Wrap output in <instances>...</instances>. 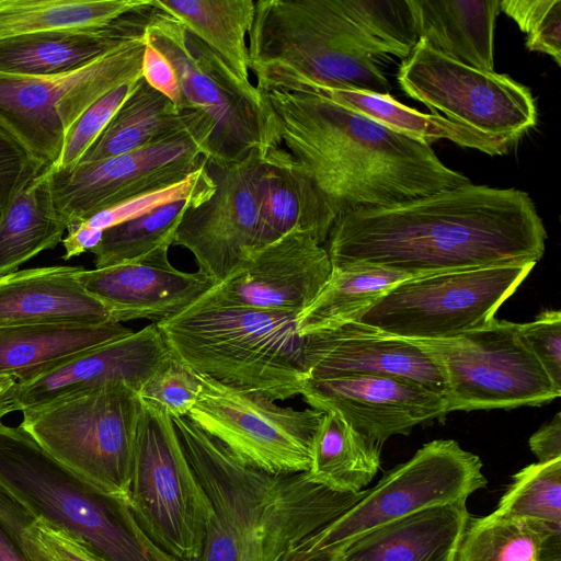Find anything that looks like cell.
<instances>
[{
  "label": "cell",
  "mask_w": 561,
  "mask_h": 561,
  "mask_svg": "<svg viewBox=\"0 0 561 561\" xmlns=\"http://www.w3.org/2000/svg\"><path fill=\"white\" fill-rule=\"evenodd\" d=\"M546 238L526 192L470 182L342 214L324 247L332 266L364 262L413 277L537 263Z\"/></svg>",
  "instance_id": "1"
},
{
  "label": "cell",
  "mask_w": 561,
  "mask_h": 561,
  "mask_svg": "<svg viewBox=\"0 0 561 561\" xmlns=\"http://www.w3.org/2000/svg\"><path fill=\"white\" fill-rule=\"evenodd\" d=\"M259 93L260 156L306 178L339 216L470 183L443 163L430 144L324 95Z\"/></svg>",
  "instance_id": "2"
},
{
  "label": "cell",
  "mask_w": 561,
  "mask_h": 561,
  "mask_svg": "<svg viewBox=\"0 0 561 561\" xmlns=\"http://www.w3.org/2000/svg\"><path fill=\"white\" fill-rule=\"evenodd\" d=\"M183 450L211 508L194 561H278L365 494L341 492L308 472L271 473L241 462L187 416L172 417Z\"/></svg>",
  "instance_id": "3"
},
{
  "label": "cell",
  "mask_w": 561,
  "mask_h": 561,
  "mask_svg": "<svg viewBox=\"0 0 561 561\" xmlns=\"http://www.w3.org/2000/svg\"><path fill=\"white\" fill-rule=\"evenodd\" d=\"M296 317L202 296L156 324L171 354L193 371L275 401L300 394L308 378Z\"/></svg>",
  "instance_id": "4"
},
{
  "label": "cell",
  "mask_w": 561,
  "mask_h": 561,
  "mask_svg": "<svg viewBox=\"0 0 561 561\" xmlns=\"http://www.w3.org/2000/svg\"><path fill=\"white\" fill-rule=\"evenodd\" d=\"M0 488L104 561H179L149 539L126 500L96 489L21 425L0 422Z\"/></svg>",
  "instance_id": "5"
},
{
  "label": "cell",
  "mask_w": 561,
  "mask_h": 561,
  "mask_svg": "<svg viewBox=\"0 0 561 561\" xmlns=\"http://www.w3.org/2000/svg\"><path fill=\"white\" fill-rule=\"evenodd\" d=\"M249 39L259 92L391 90L378 60L350 41L334 0H257Z\"/></svg>",
  "instance_id": "6"
},
{
  "label": "cell",
  "mask_w": 561,
  "mask_h": 561,
  "mask_svg": "<svg viewBox=\"0 0 561 561\" xmlns=\"http://www.w3.org/2000/svg\"><path fill=\"white\" fill-rule=\"evenodd\" d=\"M141 408L128 385L108 382L25 409L20 425L96 489L127 501Z\"/></svg>",
  "instance_id": "7"
},
{
  "label": "cell",
  "mask_w": 561,
  "mask_h": 561,
  "mask_svg": "<svg viewBox=\"0 0 561 561\" xmlns=\"http://www.w3.org/2000/svg\"><path fill=\"white\" fill-rule=\"evenodd\" d=\"M127 502L149 539L179 561L201 553L211 518L208 499L181 445L172 417L142 401Z\"/></svg>",
  "instance_id": "8"
},
{
  "label": "cell",
  "mask_w": 561,
  "mask_h": 561,
  "mask_svg": "<svg viewBox=\"0 0 561 561\" xmlns=\"http://www.w3.org/2000/svg\"><path fill=\"white\" fill-rule=\"evenodd\" d=\"M144 48L141 37L64 73L0 72V129L34 162L53 165L84 112L112 90L141 77Z\"/></svg>",
  "instance_id": "9"
},
{
  "label": "cell",
  "mask_w": 561,
  "mask_h": 561,
  "mask_svg": "<svg viewBox=\"0 0 561 561\" xmlns=\"http://www.w3.org/2000/svg\"><path fill=\"white\" fill-rule=\"evenodd\" d=\"M536 263L413 276L390 288L357 321L407 340H443L479 328Z\"/></svg>",
  "instance_id": "10"
},
{
  "label": "cell",
  "mask_w": 561,
  "mask_h": 561,
  "mask_svg": "<svg viewBox=\"0 0 561 561\" xmlns=\"http://www.w3.org/2000/svg\"><path fill=\"white\" fill-rule=\"evenodd\" d=\"M151 8L145 39L159 49L175 70L180 90L178 106L201 114L209 124L208 162H233L257 150L261 100L254 84L241 81L175 18Z\"/></svg>",
  "instance_id": "11"
},
{
  "label": "cell",
  "mask_w": 561,
  "mask_h": 561,
  "mask_svg": "<svg viewBox=\"0 0 561 561\" xmlns=\"http://www.w3.org/2000/svg\"><path fill=\"white\" fill-rule=\"evenodd\" d=\"M518 324L493 318L455 337L414 340L443 370L448 412L542 405L560 397Z\"/></svg>",
  "instance_id": "12"
},
{
  "label": "cell",
  "mask_w": 561,
  "mask_h": 561,
  "mask_svg": "<svg viewBox=\"0 0 561 561\" xmlns=\"http://www.w3.org/2000/svg\"><path fill=\"white\" fill-rule=\"evenodd\" d=\"M197 377L201 390L187 414L193 423L248 466L271 473L309 470L323 412L280 407L263 393Z\"/></svg>",
  "instance_id": "13"
},
{
  "label": "cell",
  "mask_w": 561,
  "mask_h": 561,
  "mask_svg": "<svg viewBox=\"0 0 561 561\" xmlns=\"http://www.w3.org/2000/svg\"><path fill=\"white\" fill-rule=\"evenodd\" d=\"M485 484L482 462L477 455L453 439L433 440L390 470L352 507L307 539L319 547L342 549L362 535L419 511L467 502Z\"/></svg>",
  "instance_id": "14"
},
{
  "label": "cell",
  "mask_w": 561,
  "mask_h": 561,
  "mask_svg": "<svg viewBox=\"0 0 561 561\" xmlns=\"http://www.w3.org/2000/svg\"><path fill=\"white\" fill-rule=\"evenodd\" d=\"M397 78L407 95L437 115L513 144L537 124L527 87L507 75L446 57L422 38L401 62Z\"/></svg>",
  "instance_id": "15"
},
{
  "label": "cell",
  "mask_w": 561,
  "mask_h": 561,
  "mask_svg": "<svg viewBox=\"0 0 561 561\" xmlns=\"http://www.w3.org/2000/svg\"><path fill=\"white\" fill-rule=\"evenodd\" d=\"M207 161V140L199 135L148 145L50 173L54 203L67 226L79 224L140 194L176 183Z\"/></svg>",
  "instance_id": "16"
},
{
  "label": "cell",
  "mask_w": 561,
  "mask_h": 561,
  "mask_svg": "<svg viewBox=\"0 0 561 561\" xmlns=\"http://www.w3.org/2000/svg\"><path fill=\"white\" fill-rule=\"evenodd\" d=\"M259 149L248 157L222 164L207 161L214 193L183 214L173 244L187 249L198 271L224 280L251 251L259 231Z\"/></svg>",
  "instance_id": "17"
},
{
  "label": "cell",
  "mask_w": 561,
  "mask_h": 561,
  "mask_svg": "<svg viewBox=\"0 0 561 561\" xmlns=\"http://www.w3.org/2000/svg\"><path fill=\"white\" fill-rule=\"evenodd\" d=\"M331 271L325 247L294 229L249 252L203 296L220 304L297 316L314 300Z\"/></svg>",
  "instance_id": "18"
},
{
  "label": "cell",
  "mask_w": 561,
  "mask_h": 561,
  "mask_svg": "<svg viewBox=\"0 0 561 561\" xmlns=\"http://www.w3.org/2000/svg\"><path fill=\"white\" fill-rule=\"evenodd\" d=\"M300 396L312 409L333 412L370 442L444 416L445 397L397 377L353 374L325 379L307 378Z\"/></svg>",
  "instance_id": "19"
},
{
  "label": "cell",
  "mask_w": 561,
  "mask_h": 561,
  "mask_svg": "<svg viewBox=\"0 0 561 561\" xmlns=\"http://www.w3.org/2000/svg\"><path fill=\"white\" fill-rule=\"evenodd\" d=\"M304 339L308 378L381 375L420 383L445 397L446 382L438 362L414 340L382 333L359 321Z\"/></svg>",
  "instance_id": "20"
},
{
  "label": "cell",
  "mask_w": 561,
  "mask_h": 561,
  "mask_svg": "<svg viewBox=\"0 0 561 561\" xmlns=\"http://www.w3.org/2000/svg\"><path fill=\"white\" fill-rule=\"evenodd\" d=\"M169 248L161 245L136 260L107 267L83 268L80 282L104 305L112 320L159 322L194 304L217 284L201 271L175 268L169 260Z\"/></svg>",
  "instance_id": "21"
},
{
  "label": "cell",
  "mask_w": 561,
  "mask_h": 561,
  "mask_svg": "<svg viewBox=\"0 0 561 561\" xmlns=\"http://www.w3.org/2000/svg\"><path fill=\"white\" fill-rule=\"evenodd\" d=\"M171 356L153 322L83 352L34 379L16 382L15 411L116 381L125 382L139 393Z\"/></svg>",
  "instance_id": "22"
},
{
  "label": "cell",
  "mask_w": 561,
  "mask_h": 561,
  "mask_svg": "<svg viewBox=\"0 0 561 561\" xmlns=\"http://www.w3.org/2000/svg\"><path fill=\"white\" fill-rule=\"evenodd\" d=\"M148 3L95 30L35 33L0 39V72L47 76L76 70L118 47L144 37Z\"/></svg>",
  "instance_id": "23"
},
{
  "label": "cell",
  "mask_w": 561,
  "mask_h": 561,
  "mask_svg": "<svg viewBox=\"0 0 561 561\" xmlns=\"http://www.w3.org/2000/svg\"><path fill=\"white\" fill-rule=\"evenodd\" d=\"M82 270L56 265L0 276V328L114 321L104 305L82 286L79 278Z\"/></svg>",
  "instance_id": "24"
},
{
  "label": "cell",
  "mask_w": 561,
  "mask_h": 561,
  "mask_svg": "<svg viewBox=\"0 0 561 561\" xmlns=\"http://www.w3.org/2000/svg\"><path fill=\"white\" fill-rule=\"evenodd\" d=\"M466 503L419 511L362 535L341 550L346 561H455L470 519Z\"/></svg>",
  "instance_id": "25"
},
{
  "label": "cell",
  "mask_w": 561,
  "mask_h": 561,
  "mask_svg": "<svg viewBox=\"0 0 561 561\" xmlns=\"http://www.w3.org/2000/svg\"><path fill=\"white\" fill-rule=\"evenodd\" d=\"M185 135L203 136L209 145L211 129L201 114L180 108L140 77L79 164Z\"/></svg>",
  "instance_id": "26"
},
{
  "label": "cell",
  "mask_w": 561,
  "mask_h": 561,
  "mask_svg": "<svg viewBox=\"0 0 561 561\" xmlns=\"http://www.w3.org/2000/svg\"><path fill=\"white\" fill-rule=\"evenodd\" d=\"M414 32L430 47L461 64L494 71L497 0H407Z\"/></svg>",
  "instance_id": "27"
},
{
  "label": "cell",
  "mask_w": 561,
  "mask_h": 561,
  "mask_svg": "<svg viewBox=\"0 0 561 561\" xmlns=\"http://www.w3.org/2000/svg\"><path fill=\"white\" fill-rule=\"evenodd\" d=\"M134 331L116 321L36 323L0 328V375L34 379L77 355Z\"/></svg>",
  "instance_id": "28"
},
{
  "label": "cell",
  "mask_w": 561,
  "mask_h": 561,
  "mask_svg": "<svg viewBox=\"0 0 561 561\" xmlns=\"http://www.w3.org/2000/svg\"><path fill=\"white\" fill-rule=\"evenodd\" d=\"M67 227L54 203L50 173L44 168L18 187L0 208V276L56 248Z\"/></svg>",
  "instance_id": "29"
},
{
  "label": "cell",
  "mask_w": 561,
  "mask_h": 561,
  "mask_svg": "<svg viewBox=\"0 0 561 561\" xmlns=\"http://www.w3.org/2000/svg\"><path fill=\"white\" fill-rule=\"evenodd\" d=\"M410 277L364 262L332 266L314 300L297 314V332L305 337L357 321L390 288Z\"/></svg>",
  "instance_id": "30"
},
{
  "label": "cell",
  "mask_w": 561,
  "mask_h": 561,
  "mask_svg": "<svg viewBox=\"0 0 561 561\" xmlns=\"http://www.w3.org/2000/svg\"><path fill=\"white\" fill-rule=\"evenodd\" d=\"M318 94L358 112L411 138L432 144L447 139L460 147L490 156L506 153L513 142L454 123L442 115L424 114L394 100L390 94L358 90H323Z\"/></svg>",
  "instance_id": "31"
},
{
  "label": "cell",
  "mask_w": 561,
  "mask_h": 561,
  "mask_svg": "<svg viewBox=\"0 0 561 561\" xmlns=\"http://www.w3.org/2000/svg\"><path fill=\"white\" fill-rule=\"evenodd\" d=\"M180 21L245 82L250 81L249 35L255 14L253 0H150Z\"/></svg>",
  "instance_id": "32"
},
{
  "label": "cell",
  "mask_w": 561,
  "mask_h": 561,
  "mask_svg": "<svg viewBox=\"0 0 561 561\" xmlns=\"http://www.w3.org/2000/svg\"><path fill=\"white\" fill-rule=\"evenodd\" d=\"M455 561H561V528L494 512L470 518Z\"/></svg>",
  "instance_id": "33"
},
{
  "label": "cell",
  "mask_w": 561,
  "mask_h": 561,
  "mask_svg": "<svg viewBox=\"0 0 561 561\" xmlns=\"http://www.w3.org/2000/svg\"><path fill=\"white\" fill-rule=\"evenodd\" d=\"M380 468V446L333 412L324 413L316 431L309 477L331 489L359 493Z\"/></svg>",
  "instance_id": "34"
},
{
  "label": "cell",
  "mask_w": 561,
  "mask_h": 561,
  "mask_svg": "<svg viewBox=\"0 0 561 561\" xmlns=\"http://www.w3.org/2000/svg\"><path fill=\"white\" fill-rule=\"evenodd\" d=\"M148 0H0V39L105 27Z\"/></svg>",
  "instance_id": "35"
},
{
  "label": "cell",
  "mask_w": 561,
  "mask_h": 561,
  "mask_svg": "<svg viewBox=\"0 0 561 561\" xmlns=\"http://www.w3.org/2000/svg\"><path fill=\"white\" fill-rule=\"evenodd\" d=\"M191 206L197 205L180 201L105 229L91 251L95 268L136 260L161 245L171 247L176 227Z\"/></svg>",
  "instance_id": "36"
},
{
  "label": "cell",
  "mask_w": 561,
  "mask_h": 561,
  "mask_svg": "<svg viewBox=\"0 0 561 561\" xmlns=\"http://www.w3.org/2000/svg\"><path fill=\"white\" fill-rule=\"evenodd\" d=\"M494 513L561 528V458L518 471Z\"/></svg>",
  "instance_id": "37"
},
{
  "label": "cell",
  "mask_w": 561,
  "mask_h": 561,
  "mask_svg": "<svg viewBox=\"0 0 561 561\" xmlns=\"http://www.w3.org/2000/svg\"><path fill=\"white\" fill-rule=\"evenodd\" d=\"M215 187L214 178L206 163L199 170L176 183L140 194L116 206L102 210L79 224L104 231L117 224L141 216L168 204L190 201L199 205L214 193Z\"/></svg>",
  "instance_id": "38"
},
{
  "label": "cell",
  "mask_w": 561,
  "mask_h": 561,
  "mask_svg": "<svg viewBox=\"0 0 561 561\" xmlns=\"http://www.w3.org/2000/svg\"><path fill=\"white\" fill-rule=\"evenodd\" d=\"M500 7L527 34L526 47L529 50L547 54L560 65V0H504L500 1Z\"/></svg>",
  "instance_id": "39"
},
{
  "label": "cell",
  "mask_w": 561,
  "mask_h": 561,
  "mask_svg": "<svg viewBox=\"0 0 561 561\" xmlns=\"http://www.w3.org/2000/svg\"><path fill=\"white\" fill-rule=\"evenodd\" d=\"M137 80L126 82L112 90L84 112L68 134L57 161L46 168L49 173L72 170L80 163L133 91Z\"/></svg>",
  "instance_id": "40"
},
{
  "label": "cell",
  "mask_w": 561,
  "mask_h": 561,
  "mask_svg": "<svg viewBox=\"0 0 561 561\" xmlns=\"http://www.w3.org/2000/svg\"><path fill=\"white\" fill-rule=\"evenodd\" d=\"M201 390L197 374L173 355L151 376L139 391L148 402L171 417L187 416Z\"/></svg>",
  "instance_id": "41"
},
{
  "label": "cell",
  "mask_w": 561,
  "mask_h": 561,
  "mask_svg": "<svg viewBox=\"0 0 561 561\" xmlns=\"http://www.w3.org/2000/svg\"><path fill=\"white\" fill-rule=\"evenodd\" d=\"M36 519L0 488V561H55L26 531Z\"/></svg>",
  "instance_id": "42"
},
{
  "label": "cell",
  "mask_w": 561,
  "mask_h": 561,
  "mask_svg": "<svg viewBox=\"0 0 561 561\" xmlns=\"http://www.w3.org/2000/svg\"><path fill=\"white\" fill-rule=\"evenodd\" d=\"M523 343L535 355L554 386L561 390V313L540 312L535 320L518 324Z\"/></svg>",
  "instance_id": "43"
},
{
  "label": "cell",
  "mask_w": 561,
  "mask_h": 561,
  "mask_svg": "<svg viewBox=\"0 0 561 561\" xmlns=\"http://www.w3.org/2000/svg\"><path fill=\"white\" fill-rule=\"evenodd\" d=\"M43 169L0 129V208L18 187Z\"/></svg>",
  "instance_id": "44"
},
{
  "label": "cell",
  "mask_w": 561,
  "mask_h": 561,
  "mask_svg": "<svg viewBox=\"0 0 561 561\" xmlns=\"http://www.w3.org/2000/svg\"><path fill=\"white\" fill-rule=\"evenodd\" d=\"M26 531L50 554L55 561H104L85 546L66 534L34 519Z\"/></svg>",
  "instance_id": "45"
},
{
  "label": "cell",
  "mask_w": 561,
  "mask_h": 561,
  "mask_svg": "<svg viewBox=\"0 0 561 561\" xmlns=\"http://www.w3.org/2000/svg\"><path fill=\"white\" fill-rule=\"evenodd\" d=\"M141 77L151 88L164 94L174 104H179L180 90L172 64L146 39L141 61Z\"/></svg>",
  "instance_id": "46"
},
{
  "label": "cell",
  "mask_w": 561,
  "mask_h": 561,
  "mask_svg": "<svg viewBox=\"0 0 561 561\" xmlns=\"http://www.w3.org/2000/svg\"><path fill=\"white\" fill-rule=\"evenodd\" d=\"M529 447L538 462H548L561 458V416L557 413L529 438Z\"/></svg>",
  "instance_id": "47"
},
{
  "label": "cell",
  "mask_w": 561,
  "mask_h": 561,
  "mask_svg": "<svg viewBox=\"0 0 561 561\" xmlns=\"http://www.w3.org/2000/svg\"><path fill=\"white\" fill-rule=\"evenodd\" d=\"M102 230L85 227L81 224H72L67 228V236L61 243L65 248L64 260L78 256L87 251H92L101 241Z\"/></svg>",
  "instance_id": "48"
},
{
  "label": "cell",
  "mask_w": 561,
  "mask_h": 561,
  "mask_svg": "<svg viewBox=\"0 0 561 561\" xmlns=\"http://www.w3.org/2000/svg\"><path fill=\"white\" fill-rule=\"evenodd\" d=\"M278 561H346L341 549L319 547L307 537L288 548Z\"/></svg>",
  "instance_id": "49"
},
{
  "label": "cell",
  "mask_w": 561,
  "mask_h": 561,
  "mask_svg": "<svg viewBox=\"0 0 561 561\" xmlns=\"http://www.w3.org/2000/svg\"><path fill=\"white\" fill-rule=\"evenodd\" d=\"M16 380L7 375H0V420L15 411Z\"/></svg>",
  "instance_id": "50"
}]
</instances>
